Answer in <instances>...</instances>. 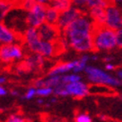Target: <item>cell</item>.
<instances>
[{"label":"cell","instance_id":"obj_16","mask_svg":"<svg viewBox=\"0 0 122 122\" xmlns=\"http://www.w3.org/2000/svg\"><path fill=\"white\" fill-rule=\"evenodd\" d=\"M55 9H57L59 12H62L72 5L71 0H51L50 4H49Z\"/></svg>","mask_w":122,"mask_h":122},{"label":"cell","instance_id":"obj_29","mask_svg":"<svg viewBox=\"0 0 122 122\" xmlns=\"http://www.w3.org/2000/svg\"><path fill=\"white\" fill-rule=\"evenodd\" d=\"M105 69H106V71H113L114 70V66L112 64H110V63H107L105 65Z\"/></svg>","mask_w":122,"mask_h":122},{"label":"cell","instance_id":"obj_23","mask_svg":"<svg viewBox=\"0 0 122 122\" xmlns=\"http://www.w3.org/2000/svg\"><path fill=\"white\" fill-rule=\"evenodd\" d=\"M76 122H91V118L86 114H78L76 117Z\"/></svg>","mask_w":122,"mask_h":122},{"label":"cell","instance_id":"obj_18","mask_svg":"<svg viewBox=\"0 0 122 122\" xmlns=\"http://www.w3.org/2000/svg\"><path fill=\"white\" fill-rule=\"evenodd\" d=\"M11 8H12V6L10 4L2 1V0H0V22H2L4 20L6 14L10 11Z\"/></svg>","mask_w":122,"mask_h":122},{"label":"cell","instance_id":"obj_20","mask_svg":"<svg viewBox=\"0 0 122 122\" xmlns=\"http://www.w3.org/2000/svg\"><path fill=\"white\" fill-rule=\"evenodd\" d=\"M71 1L72 5L76 6L77 8H80V9H81L83 11V10H86L87 5L89 4L90 0H71Z\"/></svg>","mask_w":122,"mask_h":122},{"label":"cell","instance_id":"obj_1","mask_svg":"<svg viewBox=\"0 0 122 122\" xmlns=\"http://www.w3.org/2000/svg\"><path fill=\"white\" fill-rule=\"evenodd\" d=\"M94 23L88 14L82 13L61 32V38L69 47L78 53L93 51L92 34Z\"/></svg>","mask_w":122,"mask_h":122},{"label":"cell","instance_id":"obj_9","mask_svg":"<svg viewBox=\"0 0 122 122\" xmlns=\"http://www.w3.org/2000/svg\"><path fill=\"white\" fill-rule=\"evenodd\" d=\"M36 29L42 41L56 43L61 39V30L56 25L44 22Z\"/></svg>","mask_w":122,"mask_h":122},{"label":"cell","instance_id":"obj_12","mask_svg":"<svg viewBox=\"0 0 122 122\" xmlns=\"http://www.w3.org/2000/svg\"><path fill=\"white\" fill-rule=\"evenodd\" d=\"M87 14L92 19L95 26H103L105 22V8L94 7L87 11Z\"/></svg>","mask_w":122,"mask_h":122},{"label":"cell","instance_id":"obj_11","mask_svg":"<svg viewBox=\"0 0 122 122\" xmlns=\"http://www.w3.org/2000/svg\"><path fill=\"white\" fill-rule=\"evenodd\" d=\"M18 40L22 42V36L8 28L3 22H0V45L15 44Z\"/></svg>","mask_w":122,"mask_h":122},{"label":"cell","instance_id":"obj_26","mask_svg":"<svg viewBox=\"0 0 122 122\" xmlns=\"http://www.w3.org/2000/svg\"><path fill=\"white\" fill-rule=\"evenodd\" d=\"M2 1H4V2H6V3L10 4L12 7H19L22 0H2Z\"/></svg>","mask_w":122,"mask_h":122},{"label":"cell","instance_id":"obj_8","mask_svg":"<svg viewBox=\"0 0 122 122\" xmlns=\"http://www.w3.org/2000/svg\"><path fill=\"white\" fill-rule=\"evenodd\" d=\"M82 13H84V12L81 9L77 8L75 5H71L68 9L60 12V16H59V19H58L56 26L61 30V32H62L64 29H66L72 21L76 20V18L78 16H81Z\"/></svg>","mask_w":122,"mask_h":122},{"label":"cell","instance_id":"obj_36","mask_svg":"<svg viewBox=\"0 0 122 122\" xmlns=\"http://www.w3.org/2000/svg\"><path fill=\"white\" fill-rule=\"evenodd\" d=\"M55 102H57V98L56 97H53V98L51 99V101H50V103H55Z\"/></svg>","mask_w":122,"mask_h":122},{"label":"cell","instance_id":"obj_22","mask_svg":"<svg viewBox=\"0 0 122 122\" xmlns=\"http://www.w3.org/2000/svg\"><path fill=\"white\" fill-rule=\"evenodd\" d=\"M35 3H36V2L34 1V0H22L19 7H21L22 9L28 11V10H30V9L33 7Z\"/></svg>","mask_w":122,"mask_h":122},{"label":"cell","instance_id":"obj_37","mask_svg":"<svg viewBox=\"0 0 122 122\" xmlns=\"http://www.w3.org/2000/svg\"><path fill=\"white\" fill-rule=\"evenodd\" d=\"M37 103H38V104H43V103H44V101H43V99L39 98V99L37 100Z\"/></svg>","mask_w":122,"mask_h":122},{"label":"cell","instance_id":"obj_33","mask_svg":"<svg viewBox=\"0 0 122 122\" xmlns=\"http://www.w3.org/2000/svg\"><path fill=\"white\" fill-rule=\"evenodd\" d=\"M11 94L13 95V96H17V95H18V91H16V90H12V91H11Z\"/></svg>","mask_w":122,"mask_h":122},{"label":"cell","instance_id":"obj_31","mask_svg":"<svg viewBox=\"0 0 122 122\" xmlns=\"http://www.w3.org/2000/svg\"><path fill=\"white\" fill-rule=\"evenodd\" d=\"M5 82H6V77H4V76H0V85L3 84V83H5Z\"/></svg>","mask_w":122,"mask_h":122},{"label":"cell","instance_id":"obj_3","mask_svg":"<svg viewBox=\"0 0 122 122\" xmlns=\"http://www.w3.org/2000/svg\"><path fill=\"white\" fill-rule=\"evenodd\" d=\"M84 72L87 76V80L94 84L98 85H107V86H120L122 85L121 80L117 76H112L106 74L104 71L92 66H86Z\"/></svg>","mask_w":122,"mask_h":122},{"label":"cell","instance_id":"obj_35","mask_svg":"<svg viewBox=\"0 0 122 122\" xmlns=\"http://www.w3.org/2000/svg\"><path fill=\"white\" fill-rule=\"evenodd\" d=\"M97 59H98V57H97V56H92V57H89V60H92V61H96Z\"/></svg>","mask_w":122,"mask_h":122},{"label":"cell","instance_id":"obj_27","mask_svg":"<svg viewBox=\"0 0 122 122\" xmlns=\"http://www.w3.org/2000/svg\"><path fill=\"white\" fill-rule=\"evenodd\" d=\"M34 1H35L36 3H39V4H43V5L48 6L49 4H50L51 0H34Z\"/></svg>","mask_w":122,"mask_h":122},{"label":"cell","instance_id":"obj_25","mask_svg":"<svg viewBox=\"0 0 122 122\" xmlns=\"http://www.w3.org/2000/svg\"><path fill=\"white\" fill-rule=\"evenodd\" d=\"M7 122H25L23 118H21L18 115H11V116L8 118Z\"/></svg>","mask_w":122,"mask_h":122},{"label":"cell","instance_id":"obj_19","mask_svg":"<svg viewBox=\"0 0 122 122\" xmlns=\"http://www.w3.org/2000/svg\"><path fill=\"white\" fill-rule=\"evenodd\" d=\"M53 94V88L50 86H41L36 88V95L40 97H46Z\"/></svg>","mask_w":122,"mask_h":122},{"label":"cell","instance_id":"obj_7","mask_svg":"<svg viewBox=\"0 0 122 122\" xmlns=\"http://www.w3.org/2000/svg\"><path fill=\"white\" fill-rule=\"evenodd\" d=\"M104 26L114 30V31H117L122 28V13L113 4H109L105 8Z\"/></svg>","mask_w":122,"mask_h":122},{"label":"cell","instance_id":"obj_2","mask_svg":"<svg viewBox=\"0 0 122 122\" xmlns=\"http://www.w3.org/2000/svg\"><path fill=\"white\" fill-rule=\"evenodd\" d=\"M93 50L109 51L116 47V31L106 26H94L92 34Z\"/></svg>","mask_w":122,"mask_h":122},{"label":"cell","instance_id":"obj_15","mask_svg":"<svg viewBox=\"0 0 122 122\" xmlns=\"http://www.w3.org/2000/svg\"><path fill=\"white\" fill-rule=\"evenodd\" d=\"M43 58H44L43 56L36 53H34V55H32V56H29L27 61H25L27 68L31 70L41 68V66H43Z\"/></svg>","mask_w":122,"mask_h":122},{"label":"cell","instance_id":"obj_32","mask_svg":"<svg viewBox=\"0 0 122 122\" xmlns=\"http://www.w3.org/2000/svg\"><path fill=\"white\" fill-rule=\"evenodd\" d=\"M109 1H110L111 4H113V3H117V2H122V0H109Z\"/></svg>","mask_w":122,"mask_h":122},{"label":"cell","instance_id":"obj_4","mask_svg":"<svg viewBox=\"0 0 122 122\" xmlns=\"http://www.w3.org/2000/svg\"><path fill=\"white\" fill-rule=\"evenodd\" d=\"M89 92V87L83 81H72L53 88V93L58 96H72L76 98H82Z\"/></svg>","mask_w":122,"mask_h":122},{"label":"cell","instance_id":"obj_30","mask_svg":"<svg viewBox=\"0 0 122 122\" xmlns=\"http://www.w3.org/2000/svg\"><path fill=\"white\" fill-rule=\"evenodd\" d=\"M116 76L119 78V80L122 81V70H119L116 71Z\"/></svg>","mask_w":122,"mask_h":122},{"label":"cell","instance_id":"obj_6","mask_svg":"<svg viewBox=\"0 0 122 122\" xmlns=\"http://www.w3.org/2000/svg\"><path fill=\"white\" fill-rule=\"evenodd\" d=\"M24 56L23 49L17 44H6L0 46V60L5 63L21 60Z\"/></svg>","mask_w":122,"mask_h":122},{"label":"cell","instance_id":"obj_14","mask_svg":"<svg viewBox=\"0 0 122 122\" xmlns=\"http://www.w3.org/2000/svg\"><path fill=\"white\" fill-rule=\"evenodd\" d=\"M60 16V12L55 9L52 6L48 5L46 6V13H45V22L49 23V24H53V25H56L58 19Z\"/></svg>","mask_w":122,"mask_h":122},{"label":"cell","instance_id":"obj_13","mask_svg":"<svg viewBox=\"0 0 122 122\" xmlns=\"http://www.w3.org/2000/svg\"><path fill=\"white\" fill-rule=\"evenodd\" d=\"M77 63L76 61H72V62L69 63H63V64H59L56 66H54L52 70H50L48 74V76H58V75H65L66 72H69L72 71V69L76 66Z\"/></svg>","mask_w":122,"mask_h":122},{"label":"cell","instance_id":"obj_28","mask_svg":"<svg viewBox=\"0 0 122 122\" xmlns=\"http://www.w3.org/2000/svg\"><path fill=\"white\" fill-rule=\"evenodd\" d=\"M7 94V90H6L2 85H0V96H4Z\"/></svg>","mask_w":122,"mask_h":122},{"label":"cell","instance_id":"obj_5","mask_svg":"<svg viewBox=\"0 0 122 122\" xmlns=\"http://www.w3.org/2000/svg\"><path fill=\"white\" fill-rule=\"evenodd\" d=\"M45 13H46V5L35 3L33 7L27 11L26 22L28 27L38 28L45 22Z\"/></svg>","mask_w":122,"mask_h":122},{"label":"cell","instance_id":"obj_24","mask_svg":"<svg viewBox=\"0 0 122 122\" xmlns=\"http://www.w3.org/2000/svg\"><path fill=\"white\" fill-rule=\"evenodd\" d=\"M116 46L122 48V28L116 31Z\"/></svg>","mask_w":122,"mask_h":122},{"label":"cell","instance_id":"obj_17","mask_svg":"<svg viewBox=\"0 0 122 122\" xmlns=\"http://www.w3.org/2000/svg\"><path fill=\"white\" fill-rule=\"evenodd\" d=\"M88 61H89V56H87V55H82L80 58V60H77L76 66L72 69V72H74V74H78V72H81L82 71H84Z\"/></svg>","mask_w":122,"mask_h":122},{"label":"cell","instance_id":"obj_10","mask_svg":"<svg viewBox=\"0 0 122 122\" xmlns=\"http://www.w3.org/2000/svg\"><path fill=\"white\" fill-rule=\"evenodd\" d=\"M41 41L42 40L40 39L36 28L28 27L22 35V42H24V44L27 46L29 51H31L32 53L37 52Z\"/></svg>","mask_w":122,"mask_h":122},{"label":"cell","instance_id":"obj_34","mask_svg":"<svg viewBox=\"0 0 122 122\" xmlns=\"http://www.w3.org/2000/svg\"><path fill=\"white\" fill-rule=\"evenodd\" d=\"M111 60H112V58H111V57H106V58L104 59V61H105V62H107V63H109Z\"/></svg>","mask_w":122,"mask_h":122},{"label":"cell","instance_id":"obj_21","mask_svg":"<svg viewBox=\"0 0 122 122\" xmlns=\"http://www.w3.org/2000/svg\"><path fill=\"white\" fill-rule=\"evenodd\" d=\"M35 95H36V87L32 86V87L28 88V90L26 91V93L24 94L21 98L22 99H26V100H30V99H32Z\"/></svg>","mask_w":122,"mask_h":122}]
</instances>
